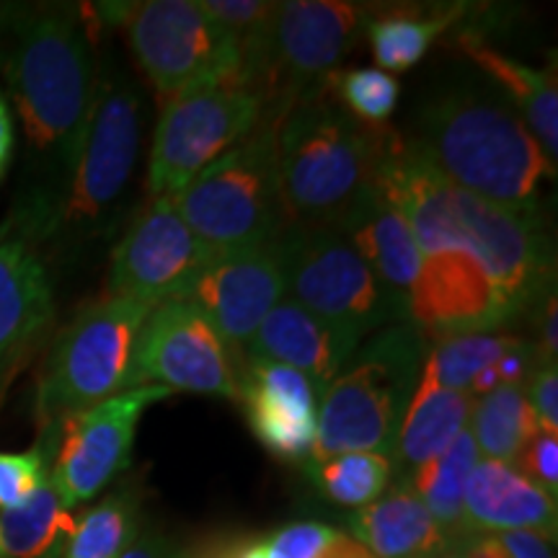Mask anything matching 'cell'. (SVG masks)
Here are the masks:
<instances>
[{
    "label": "cell",
    "instance_id": "46",
    "mask_svg": "<svg viewBox=\"0 0 558 558\" xmlns=\"http://www.w3.org/2000/svg\"><path fill=\"white\" fill-rule=\"evenodd\" d=\"M0 558H3V556H0Z\"/></svg>",
    "mask_w": 558,
    "mask_h": 558
},
{
    "label": "cell",
    "instance_id": "14",
    "mask_svg": "<svg viewBox=\"0 0 558 558\" xmlns=\"http://www.w3.org/2000/svg\"><path fill=\"white\" fill-rule=\"evenodd\" d=\"M239 369L213 324L186 300H169L140 329L130 388L163 386L239 403Z\"/></svg>",
    "mask_w": 558,
    "mask_h": 558
},
{
    "label": "cell",
    "instance_id": "22",
    "mask_svg": "<svg viewBox=\"0 0 558 558\" xmlns=\"http://www.w3.org/2000/svg\"><path fill=\"white\" fill-rule=\"evenodd\" d=\"M352 538L373 558H442L456 541L437 525L409 486H390L349 518Z\"/></svg>",
    "mask_w": 558,
    "mask_h": 558
},
{
    "label": "cell",
    "instance_id": "11",
    "mask_svg": "<svg viewBox=\"0 0 558 558\" xmlns=\"http://www.w3.org/2000/svg\"><path fill=\"white\" fill-rule=\"evenodd\" d=\"M279 248L288 298L354 344L386 326L407 324L344 230L288 226Z\"/></svg>",
    "mask_w": 558,
    "mask_h": 558
},
{
    "label": "cell",
    "instance_id": "7",
    "mask_svg": "<svg viewBox=\"0 0 558 558\" xmlns=\"http://www.w3.org/2000/svg\"><path fill=\"white\" fill-rule=\"evenodd\" d=\"M279 114L282 111H264L251 135L213 160L173 199L192 233L213 254L262 246L288 228L277 184Z\"/></svg>",
    "mask_w": 558,
    "mask_h": 558
},
{
    "label": "cell",
    "instance_id": "13",
    "mask_svg": "<svg viewBox=\"0 0 558 558\" xmlns=\"http://www.w3.org/2000/svg\"><path fill=\"white\" fill-rule=\"evenodd\" d=\"M169 396L163 386L130 388L52 424L50 481L70 509L99 497L130 469L140 418Z\"/></svg>",
    "mask_w": 558,
    "mask_h": 558
},
{
    "label": "cell",
    "instance_id": "6",
    "mask_svg": "<svg viewBox=\"0 0 558 558\" xmlns=\"http://www.w3.org/2000/svg\"><path fill=\"white\" fill-rule=\"evenodd\" d=\"M424 337L411 320L386 326L357 349L320 396L311 463L347 452H390L424 365Z\"/></svg>",
    "mask_w": 558,
    "mask_h": 558
},
{
    "label": "cell",
    "instance_id": "31",
    "mask_svg": "<svg viewBox=\"0 0 558 558\" xmlns=\"http://www.w3.org/2000/svg\"><path fill=\"white\" fill-rule=\"evenodd\" d=\"M520 337L512 333H469V337H456L437 341L424 357L422 375L437 383L439 388L458 390V393H469L473 378L484 373L486 367L497 365L507 352L520 347Z\"/></svg>",
    "mask_w": 558,
    "mask_h": 558
},
{
    "label": "cell",
    "instance_id": "41",
    "mask_svg": "<svg viewBox=\"0 0 558 558\" xmlns=\"http://www.w3.org/2000/svg\"><path fill=\"white\" fill-rule=\"evenodd\" d=\"M13 145H16V132H13V114L9 109V101L0 94V181H3L5 171H9L13 158Z\"/></svg>",
    "mask_w": 558,
    "mask_h": 558
},
{
    "label": "cell",
    "instance_id": "23",
    "mask_svg": "<svg viewBox=\"0 0 558 558\" xmlns=\"http://www.w3.org/2000/svg\"><path fill=\"white\" fill-rule=\"evenodd\" d=\"M344 233L401 316L409 320L411 290L422 269V251L399 207L378 190L360 209L357 218L344 228Z\"/></svg>",
    "mask_w": 558,
    "mask_h": 558
},
{
    "label": "cell",
    "instance_id": "5",
    "mask_svg": "<svg viewBox=\"0 0 558 558\" xmlns=\"http://www.w3.org/2000/svg\"><path fill=\"white\" fill-rule=\"evenodd\" d=\"M143 94L120 62L104 54L94 107L73 171L39 222H29L41 246L73 256L109 239L130 207L143 145Z\"/></svg>",
    "mask_w": 558,
    "mask_h": 558
},
{
    "label": "cell",
    "instance_id": "44",
    "mask_svg": "<svg viewBox=\"0 0 558 558\" xmlns=\"http://www.w3.org/2000/svg\"><path fill=\"white\" fill-rule=\"evenodd\" d=\"M209 558H233V548H220V550H215L213 556Z\"/></svg>",
    "mask_w": 558,
    "mask_h": 558
},
{
    "label": "cell",
    "instance_id": "32",
    "mask_svg": "<svg viewBox=\"0 0 558 558\" xmlns=\"http://www.w3.org/2000/svg\"><path fill=\"white\" fill-rule=\"evenodd\" d=\"M311 476L331 505L362 509L388 492L393 463L386 452H347L311 463Z\"/></svg>",
    "mask_w": 558,
    "mask_h": 558
},
{
    "label": "cell",
    "instance_id": "21",
    "mask_svg": "<svg viewBox=\"0 0 558 558\" xmlns=\"http://www.w3.org/2000/svg\"><path fill=\"white\" fill-rule=\"evenodd\" d=\"M556 497L522 476L514 465L478 460L463 494V527L469 535L527 530L556 541Z\"/></svg>",
    "mask_w": 558,
    "mask_h": 558
},
{
    "label": "cell",
    "instance_id": "39",
    "mask_svg": "<svg viewBox=\"0 0 558 558\" xmlns=\"http://www.w3.org/2000/svg\"><path fill=\"white\" fill-rule=\"evenodd\" d=\"M120 558H190V556H186V550L181 548L177 541L169 538V535L148 530V533L140 535V538L132 543Z\"/></svg>",
    "mask_w": 558,
    "mask_h": 558
},
{
    "label": "cell",
    "instance_id": "3",
    "mask_svg": "<svg viewBox=\"0 0 558 558\" xmlns=\"http://www.w3.org/2000/svg\"><path fill=\"white\" fill-rule=\"evenodd\" d=\"M409 143L450 184L512 213H538L543 181L556 173L512 104L476 86L429 96Z\"/></svg>",
    "mask_w": 558,
    "mask_h": 558
},
{
    "label": "cell",
    "instance_id": "38",
    "mask_svg": "<svg viewBox=\"0 0 558 558\" xmlns=\"http://www.w3.org/2000/svg\"><path fill=\"white\" fill-rule=\"evenodd\" d=\"M535 318H538V354L541 360L550 365V362H556V354H558V333H556V326H558V303H556V292H550V295L543 300L541 308L533 313Z\"/></svg>",
    "mask_w": 558,
    "mask_h": 558
},
{
    "label": "cell",
    "instance_id": "27",
    "mask_svg": "<svg viewBox=\"0 0 558 558\" xmlns=\"http://www.w3.org/2000/svg\"><path fill=\"white\" fill-rule=\"evenodd\" d=\"M476 463L478 448L471 432L463 429L442 456L429 460L407 481V486L422 499V505L429 509L437 525L456 541L458 548L471 538L463 527V494Z\"/></svg>",
    "mask_w": 558,
    "mask_h": 558
},
{
    "label": "cell",
    "instance_id": "33",
    "mask_svg": "<svg viewBox=\"0 0 558 558\" xmlns=\"http://www.w3.org/2000/svg\"><path fill=\"white\" fill-rule=\"evenodd\" d=\"M326 90L347 114L375 130L388 128L401 99L399 81L378 68L337 70L326 81Z\"/></svg>",
    "mask_w": 558,
    "mask_h": 558
},
{
    "label": "cell",
    "instance_id": "8",
    "mask_svg": "<svg viewBox=\"0 0 558 558\" xmlns=\"http://www.w3.org/2000/svg\"><path fill=\"white\" fill-rule=\"evenodd\" d=\"M94 13L124 34L132 58L158 94V101L220 83L241 86L239 47L202 3H101Z\"/></svg>",
    "mask_w": 558,
    "mask_h": 558
},
{
    "label": "cell",
    "instance_id": "17",
    "mask_svg": "<svg viewBox=\"0 0 558 558\" xmlns=\"http://www.w3.org/2000/svg\"><path fill=\"white\" fill-rule=\"evenodd\" d=\"M34 230L19 218L0 226V399L54 318V282Z\"/></svg>",
    "mask_w": 558,
    "mask_h": 558
},
{
    "label": "cell",
    "instance_id": "34",
    "mask_svg": "<svg viewBox=\"0 0 558 558\" xmlns=\"http://www.w3.org/2000/svg\"><path fill=\"white\" fill-rule=\"evenodd\" d=\"M52 442V427H41L32 450L0 452V512L24 505L41 481L50 476Z\"/></svg>",
    "mask_w": 558,
    "mask_h": 558
},
{
    "label": "cell",
    "instance_id": "16",
    "mask_svg": "<svg viewBox=\"0 0 558 558\" xmlns=\"http://www.w3.org/2000/svg\"><path fill=\"white\" fill-rule=\"evenodd\" d=\"M279 235L262 246L218 254L181 298L213 324L239 365L267 313L288 298Z\"/></svg>",
    "mask_w": 558,
    "mask_h": 558
},
{
    "label": "cell",
    "instance_id": "19",
    "mask_svg": "<svg viewBox=\"0 0 558 558\" xmlns=\"http://www.w3.org/2000/svg\"><path fill=\"white\" fill-rule=\"evenodd\" d=\"M239 407L264 450L284 463H308L318 437V393L303 373L269 360H243Z\"/></svg>",
    "mask_w": 558,
    "mask_h": 558
},
{
    "label": "cell",
    "instance_id": "18",
    "mask_svg": "<svg viewBox=\"0 0 558 558\" xmlns=\"http://www.w3.org/2000/svg\"><path fill=\"white\" fill-rule=\"evenodd\" d=\"M409 320L424 339L445 341L492 333L518 316L478 262L460 251H435L422 256Z\"/></svg>",
    "mask_w": 558,
    "mask_h": 558
},
{
    "label": "cell",
    "instance_id": "15",
    "mask_svg": "<svg viewBox=\"0 0 558 558\" xmlns=\"http://www.w3.org/2000/svg\"><path fill=\"white\" fill-rule=\"evenodd\" d=\"M213 254L179 215L173 199H148L111 251L104 295L156 305L181 300Z\"/></svg>",
    "mask_w": 558,
    "mask_h": 558
},
{
    "label": "cell",
    "instance_id": "12",
    "mask_svg": "<svg viewBox=\"0 0 558 558\" xmlns=\"http://www.w3.org/2000/svg\"><path fill=\"white\" fill-rule=\"evenodd\" d=\"M145 190L150 199H177L213 160L262 122L267 104L239 83L186 90L158 101Z\"/></svg>",
    "mask_w": 558,
    "mask_h": 558
},
{
    "label": "cell",
    "instance_id": "29",
    "mask_svg": "<svg viewBox=\"0 0 558 558\" xmlns=\"http://www.w3.org/2000/svg\"><path fill=\"white\" fill-rule=\"evenodd\" d=\"M469 422L478 456L484 452L486 460L507 465H514L527 439L541 429L525 386H501L473 399Z\"/></svg>",
    "mask_w": 558,
    "mask_h": 558
},
{
    "label": "cell",
    "instance_id": "24",
    "mask_svg": "<svg viewBox=\"0 0 558 558\" xmlns=\"http://www.w3.org/2000/svg\"><path fill=\"white\" fill-rule=\"evenodd\" d=\"M473 399L469 393L439 388L424 375L411 393L403 411L393 445H390V463H393V481L407 486L414 473L429 460L442 456L460 432L469 429Z\"/></svg>",
    "mask_w": 558,
    "mask_h": 558
},
{
    "label": "cell",
    "instance_id": "28",
    "mask_svg": "<svg viewBox=\"0 0 558 558\" xmlns=\"http://www.w3.org/2000/svg\"><path fill=\"white\" fill-rule=\"evenodd\" d=\"M463 16L465 5L429 13L411 9L378 11L367 24V39L375 65L388 75L414 68L429 52L439 34L448 32Z\"/></svg>",
    "mask_w": 558,
    "mask_h": 558
},
{
    "label": "cell",
    "instance_id": "30",
    "mask_svg": "<svg viewBox=\"0 0 558 558\" xmlns=\"http://www.w3.org/2000/svg\"><path fill=\"white\" fill-rule=\"evenodd\" d=\"M143 535V505L135 484H122L81 514L65 558H120Z\"/></svg>",
    "mask_w": 558,
    "mask_h": 558
},
{
    "label": "cell",
    "instance_id": "10",
    "mask_svg": "<svg viewBox=\"0 0 558 558\" xmlns=\"http://www.w3.org/2000/svg\"><path fill=\"white\" fill-rule=\"evenodd\" d=\"M378 11L380 5L347 0H282L243 86L275 111L324 88Z\"/></svg>",
    "mask_w": 558,
    "mask_h": 558
},
{
    "label": "cell",
    "instance_id": "26",
    "mask_svg": "<svg viewBox=\"0 0 558 558\" xmlns=\"http://www.w3.org/2000/svg\"><path fill=\"white\" fill-rule=\"evenodd\" d=\"M78 514L60 499L47 476L24 505L0 512V556L65 558Z\"/></svg>",
    "mask_w": 558,
    "mask_h": 558
},
{
    "label": "cell",
    "instance_id": "42",
    "mask_svg": "<svg viewBox=\"0 0 558 558\" xmlns=\"http://www.w3.org/2000/svg\"><path fill=\"white\" fill-rule=\"evenodd\" d=\"M318 558H373V556H369L367 550L352 538V535L339 533L337 530V535H333L331 543L324 548V554Z\"/></svg>",
    "mask_w": 558,
    "mask_h": 558
},
{
    "label": "cell",
    "instance_id": "1",
    "mask_svg": "<svg viewBox=\"0 0 558 558\" xmlns=\"http://www.w3.org/2000/svg\"><path fill=\"white\" fill-rule=\"evenodd\" d=\"M0 75L24 135L32 190L16 213L39 222L73 171L94 107V11L70 3L0 5Z\"/></svg>",
    "mask_w": 558,
    "mask_h": 558
},
{
    "label": "cell",
    "instance_id": "43",
    "mask_svg": "<svg viewBox=\"0 0 558 558\" xmlns=\"http://www.w3.org/2000/svg\"><path fill=\"white\" fill-rule=\"evenodd\" d=\"M233 558H267V548H264V541L241 543V546H233Z\"/></svg>",
    "mask_w": 558,
    "mask_h": 558
},
{
    "label": "cell",
    "instance_id": "40",
    "mask_svg": "<svg viewBox=\"0 0 558 558\" xmlns=\"http://www.w3.org/2000/svg\"><path fill=\"white\" fill-rule=\"evenodd\" d=\"M501 546L507 550V558H556L554 546L538 533L527 530H514V533H497Z\"/></svg>",
    "mask_w": 558,
    "mask_h": 558
},
{
    "label": "cell",
    "instance_id": "45",
    "mask_svg": "<svg viewBox=\"0 0 558 558\" xmlns=\"http://www.w3.org/2000/svg\"><path fill=\"white\" fill-rule=\"evenodd\" d=\"M442 558H460V556H442Z\"/></svg>",
    "mask_w": 558,
    "mask_h": 558
},
{
    "label": "cell",
    "instance_id": "37",
    "mask_svg": "<svg viewBox=\"0 0 558 558\" xmlns=\"http://www.w3.org/2000/svg\"><path fill=\"white\" fill-rule=\"evenodd\" d=\"M525 393L530 407L538 418V427L550 435H558V367L556 362L550 365L535 367L525 383Z\"/></svg>",
    "mask_w": 558,
    "mask_h": 558
},
{
    "label": "cell",
    "instance_id": "25",
    "mask_svg": "<svg viewBox=\"0 0 558 558\" xmlns=\"http://www.w3.org/2000/svg\"><path fill=\"white\" fill-rule=\"evenodd\" d=\"M473 65L497 81L499 94L512 104L530 135L548 160L558 158V88L556 73L548 68H530L499 52L476 32H463L458 39Z\"/></svg>",
    "mask_w": 558,
    "mask_h": 558
},
{
    "label": "cell",
    "instance_id": "20",
    "mask_svg": "<svg viewBox=\"0 0 558 558\" xmlns=\"http://www.w3.org/2000/svg\"><path fill=\"white\" fill-rule=\"evenodd\" d=\"M360 344L313 316L295 300H279L248 341L243 360H269L303 373L318 399L344 373Z\"/></svg>",
    "mask_w": 558,
    "mask_h": 558
},
{
    "label": "cell",
    "instance_id": "36",
    "mask_svg": "<svg viewBox=\"0 0 558 558\" xmlns=\"http://www.w3.org/2000/svg\"><path fill=\"white\" fill-rule=\"evenodd\" d=\"M514 469L522 476L538 484L543 492H548L550 497L558 494V437L550 432L538 429L533 437L527 439L525 448L520 450L518 460H514Z\"/></svg>",
    "mask_w": 558,
    "mask_h": 558
},
{
    "label": "cell",
    "instance_id": "2",
    "mask_svg": "<svg viewBox=\"0 0 558 558\" xmlns=\"http://www.w3.org/2000/svg\"><path fill=\"white\" fill-rule=\"evenodd\" d=\"M378 190L407 218L418 251H460L486 269L514 316H533L556 292V254L538 213H512L450 184L388 128Z\"/></svg>",
    "mask_w": 558,
    "mask_h": 558
},
{
    "label": "cell",
    "instance_id": "35",
    "mask_svg": "<svg viewBox=\"0 0 558 558\" xmlns=\"http://www.w3.org/2000/svg\"><path fill=\"white\" fill-rule=\"evenodd\" d=\"M337 530L324 522H292L264 538L267 558H318L329 546Z\"/></svg>",
    "mask_w": 558,
    "mask_h": 558
},
{
    "label": "cell",
    "instance_id": "4",
    "mask_svg": "<svg viewBox=\"0 0 558 558\" xmlns=\"http://www.w3.org/2000/svg\"><path fill=\"white\" fill-rule=\"evenodd\" d=\"M388 128H367L318 88L277 120V184L288 226L344 230L378 194Z\"/></svg>",
    "mask_w": 558,
    "mask_h": 558
},
{
    "label": "cell",
    "instance_id": "9",
    "mask_svg": "<svg viewBox=\"0 0 558 558\" xmlns=\"http://www.w3.org/2000/svg\"><path fill=\"white\" fill-rule=\"evenodd\" d=\"M153 305L109 298L86 305L54 337L37 383L39 427L130 390L132 357Z\"/></svg>",
    "mask_w": 558,
    "mask_h": 558
}]
</instances>
